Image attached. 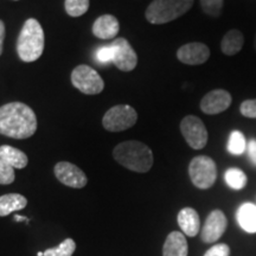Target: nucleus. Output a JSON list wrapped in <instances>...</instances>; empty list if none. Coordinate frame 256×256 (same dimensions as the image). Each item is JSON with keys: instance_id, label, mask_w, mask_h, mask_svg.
<instances>
[{"instance_id": "7", "label": "nucleus", "mask_w": 256, "mask_h": 256, "mask_svg": "<svg viewBox=\"0 0 256 256\" xmlns=\"http://www.w3.org/2000/svg\"><path fill=\"white\" fill-rule=\"evenodd\" d=\"M72 82L74 87L87 95H98L104 88V82L98 72L86 64L78 66L72 70Z\"/></svg>"}, {"instance_id": "17", "label": "nucleus", "mask_w": 256, "mask_h": 256, "mask_svg": "<svg viewBox=\"0 0 256 256\" xmlns=\"http://www.w3.org/2000/svg\"><path fill=\"white\" fill-rule=\"evenodd\" d=\"M238 226L249 234L256 232V206L252 203H243L236 211Z\"/></svg>"}, {"instance_id": "10", "label": "nucleus", "mask_w": 256, "mask_h": 256, "mask_svg": "<svg viewBox=\"0 0 256 256\" xmlns=\"http://www.w3.org/2000/svg\"><path fill=\"white\" fill-rule=\"evenodd\" d=\"M56 178L66 186L72 188H82L88 183V178L84 172L76 165L69 162H60L54 168Z\"/></svg>"}, {"instance_id": "11", "label": "nucleus", "mask_w": 256, "mask_h": 256, "mask_svg": "<svg viewBox=\"0 0 256 256\" xmlns=\"http://www.w3.org/2000/svg\"><path fill=\"white\" fill-rule=\"evenodd\" d=\"M226 226H228V220H226V217L223 211H211L209 216L206 217L203 228H202V241L206 243L217 242L226 230Z\"/></svg>"}, {"instance_id": "8", "label": "nucleus", "mask_w": 256, "mask_h": 256, "mask_svg": "<svg viewBox=\"0 0 256 256\" xmlns=\"http://www.w3.org/2000/svg\"><path fill=\"white\" fill-rule=\"evenodd\" d=\"M180 132L185 142L194 150H202L208 144V130L200 118L194 115H188L180 122Z\"/></svg>"}, {"instance_id": "16", "label": "nucleus", "mask_w": 256, "mask_h": 256, "mask_svg": "<svg viewBox=\"0 0 256 256\" xmlns=\"http://www.w3.org/2000/svg\"><path fill=\"white\" fill-rule=\"evenodd\" d=\"M188 246L183 232H172L166 238L162 247V256H188Z\"/></svg>"}, {"instance_id": "27", "label": "nucleus", "mask_w": 256, "mask_h": 256, "mask_svg": "<svg viewBox=\"0 0 256 256\" xmlns=\"http://www.w3.org/2000/svg\"><path fill=\"white\" fill-rule=\"evenodd\" d=\"M240 112L244 118L256 119V98H249L243 101L240 106Z\"/></svg>"}, {"instance_id": "25", "label": "nucleus", "mask_w": 256, "mask_h": 256, "mask_svg": "<svg viewBox=\"0 0 256 256\" xmlns=\"http://www.w3.org/2000/svg\"><path fill=\"white\" fill-rule=\"evenodd\" d=\"M202 10L211 17H218L222 14L223 0H200Z\"/></svg>"}, {"instance_id": "22", "label": "nucleus", "mask_w": 256, "mask_h": 256, "mask_svg": "<svg viewBox=\"0 0 256 256\" xmlns=\"http://www.w3.org/2000/svg\"><path fill=\"white\" fill-rule=\"evenodd\" d=\"M247 145L248 142H246V138L243 136V133L240 132V130H232L229 136L226 150H228L230 154L241 156L247 150Z\"/></svg>"}, {"instance_id": "29", "label": "nucleus", "mask_w": 256, "mask_h": 256, "mask_svg": "<svg viewBox=\"0 0 256 256\" xmlns=\"http://www.w3.org/2000/svg\"><path fill=\"white\" fill-rule=\"evenodd\" d=\"M230 249L224 243H217V244L212 246L209 250H208L204 256H229Z\"/></svg>"}, {"instance_id": "31", "label": "nucleus", "mask_w": 256, "mask_h": 256, "mask_svg": "<svg viewBox=\"0 0 256 256\" xmlns=\"http://www.w3.org/2000/svg\"><path fill=\"white\" fill-rule=\"evenodd\" d=\"M4 38H5V24L4 22L0 20V55H2V46H4Z\"/></svg>"}, {"instance_id": "28", "label": "nucleus", "mask_w": 256, "mask_h": 256, "mask_svg": "<svg viewBox=\"0 0 256 256\" xmlns=\"http://www.w3.org/2000/svg\"><path fill=\"white\" fill-rule=\"evenodd\" d=\"M96 60L100 64H108L113 62V49L110 46L98 48L95 54Z\"/></svg>"}, {"instance_id": "21", "label": "nucleus", "mask_w": 256, "mask_h": 256, "mask_svg": "<svg viewBox=\"0 0 256 256\" xmlns=\"http://www.w3.org/2000/svg\"><path fill=\"white\" fill-rule=\"evenodd\" d=\"M224 180L232 190H242L248 183L247 174L238 168H230L224 174Z\"/></svg>"}, {"instance_id": "12", "label": "nucleus", "mask_w": 256, "mask_h": 256, "mask_svg": "<svg viewBox=\"0 0 256 256\" xmlns=\"http://www.w3.org/2000/svg\"><path fill=\"white\" fill-rule=\"evenodd\" d=\"M232 98L228 90L214 89L206 94L200 101V110L204 114L216 115L223 113L230 107Z\"/></svg>"}, {"instance_id": "5", "label": "nucleus", "mask_w": 256, "mask_h": 256, "mask_svg": "<svg viewBox=\"0 0 256 256\" xmlns=\"http://www.w3.org/2000/svg\"><path fill=\"white\" fill-rule=\"evenodd\" d=\"M188 176L196 188L200 190L210 188L217 179L216 162L208 156H194L188 165Z\"/></svg>"}, {"instance_id": "4", "label": "nucleus", "mask_w": 256, "mask_h": 256, "mask_svg": "<svg viewBox=\"0 0 256 256\" xmlns=\"http://www.w3.org/2000/svg\"><path fill=\"white\" fill-rule=\"evenodd\" d=\"M192 5L194 0H153L145 17L151 24H166L186 14Z\"/></svg>"}, {"instance_id": "19", "label": "nucleus", "mask_w": 256, "mask_h": 256, "mask_svg": "<svg viewBox=\"0 0 256 256\" xmlns=\"http://www.w3.org/2000/svg\"><path fill=\"white\" fill-rule=\"evenodd\" d=\"M28 206V200L23 194H8L0 196V217L8 216L14 211L23 210Z\"/></svg>"}, {"instance_id": "3", "label": "nucleus", "mask_w": 256, "mask_h": 256, "mask_svg": "<svg viewBox=\"0 0 256 256\" xmlns=\"http://www.w3.org/2000/svg\"><path fill=\"white\" fill-rule=\"evenodd\" d=\"M44 31L40 22L30 18L25 22L22 28L17 40V52L19 58L25 63L37 60L44 51Z\"/></svg>"}, {"instance_id": "24", "label": "nucleus", "mask_w": 256, "mask_h": 256, "mask_svg": "<svg viewBox=\"0 0 256 256\" xmlns=\"http://www.w3.org/2000/svg\"><path fill=\"white\" fill-rule=\"evenodd\" d=\"M64 8L70 17H80L88 11L89 0H66Z\"/></svg>"}, {"instance_id": "23", "label": "nucleus", "mask_w": 256, "mask_h": 256, "mask_svg": "<svg viewBox=\"0 0 256 256\" xmlns=\"http://www.w3.org/2000/svg\"><path fill=\"white\" fill-rule=\"evenodd\" d=\"M76 243L72 238H66L56 248H49L44 252V256H72Z\"/></svg>"}, {"instance_id": "14", "label": "nucleus", "mask_w": 256, "mask_h": 256, "mask_svg": "<svg viewBox=\"0 0 256 256\" xmlns=\"http://www.w3.org/2000/svg\"><path fill=\"white\" fill-rule=\"evenodd\" d=\"M119 20L112 14L101 16L92 24V34L101 40H112L119 34Z\"/></svg>"}, {"instance_id": "15", "label": "nucleus", "mask_w": 256, "mask_h": 256, "mask_svg": "<svg viewBox=\"0 0 256 256\" xmlns=\"http://www.w3.org/2000/svg\"><path fill=\"white\" fill-rule=\"evenodd\" d=\"M178 224L182 232L188 238H194L200 230V215L192 208H183L179 211L177 217Z\"/></svg>"}, {"instance_id": "30", "label": "nucleus", "mask_w": 256, "mask_h": 256, "mask_svg": "<svg viewBox=\"0 0 256 256\" xmlns=\"http://www.w3.org/2000/svg\"><path fill=\"white\" fill-rule=\"evenodd\" d=\"M247 153L249 160L256 166V140L252 139L247 145Z\"/></svg>"}, {"instance_id": "32", "label": "nucleus", "mask_w": 256, "mask_h": 256, "mask_svg": "<svg viewBox=\"0 0 256 256\" xmlns=\"http://www.w3.org/2000/svg\"><path fill=\"white\" fill-rule=\"evenodd\" d=\"M14 220H17V222H28V220L26 218V217L19 216V215L14 216Z\"/></svg>"}, {"instance_id": "2", "label": "nucleus", "mask_w": 256, "mask_h": 256, "mask_svg": "<svg viewBox=\"0 0 256 256\" xmlns=\"http://www.w3.org/2000/svg\"><path fill=\"white\" fill-rule=\"evenodd\" d=\"M113 156L124 168L139 174H146L153 166L152 150L138 140L119 144L114 148Z\"/></svg>"}, {"instance_id": "13", "label": "nucleus", "mask_w": 256, "mask_h": 256, "mask_svg": "<svg viewBox=\"0 0 256 256\" xmlns=\"http://www.w3.org/2000/svg\"><path fill=\"white\" fill-rule=\"evenodd\" d=\"M210 57V49L204 43L194 42L184 44L177 51V58L188 66H200Z\"/></svg>"}, {"instance_id": "34", "label": "nucleus", "mask_w": 256, "mask_h": 256, "mask_svg": "<svg viewBox=\"0 0 256 256\" xmlns=\"http://www.w3.org/2000/svg\"><path fill=\"white\" fill-rule=\"evenodd\" d=\"M254 49L256 51V34H255V38H254Z\"/></svg>"}, {"instance_id": "1", "label": "nucleus", "mask_w": 256, "mask_h": 256, "mask_svg": "<svg viewBox=\"0 0 256 256\" xmlns=\"http://www.w3.org/2000/svg\"><path fill=\"white\" fill-rule=\"evenodd\" d=\"M37 130V116L23 102H10L0 107V134L12 139H28Z\"/></svg>"}, {"instance_id": "18", "label": "nucleus", "mask_w": 256, "mask_h": 256, "mask_svg": "<svg viewBox=\"0 0 256 256\" xmlns=\"http://www.w3.org/2000/svg\"><path fill=\"white\" fill-rule=\"evenodd\" d=\"M244 36L240 30H230L224 34L220 42V50L224 55L234 56L242 50Z\"/></svg>"}, {"instance_id": "33", "label": "nucleus", "mask_w": 256, "mask_h": 256, "mask_svg": "<svg viewBox=\"0 0 256 256\" xmlns=\"http://www.w3.org/2000/svg\"><path fill=\"white\" fill-rule=\"evenodd\" d=\"M37 256H44V252H37Z\"/></svg>"}, {"instance_id": "20", "label": "nucleus", "mask_w": 256, "mask_h": 256, "mask_svg": "<svg viewBox=\"0 0 256 256\" xmlns=\"http://www.w3.org/2000/svg\"><path fill=\"white\" fill-rule=\"evenodd\" d=\"M0 159L4 160L5 162H8L14 168L18 170L26 168L28 162V156L23 151L8 145L0 146Z\"/></svg>"}, {"instance_id": "26", "label": "nucleus", "mask_w": 256, "mask_h": 256, "mask_svg": "<svg viewBox=\"0 0 256 256\" xmlns=\"http://www.w3.org/2000/svg\"><path fill=\"white\" fill-rule=\"evenodd\" d=\"M14 168L10 166L8 162H5L2 159H0V184H12L14 182Z\"/></svg>"}, {"instance_id": "6", "label": "nucleus", "mask_w": 256, "mask_h": 256, "mask_svg": "<svg viewBox=\"0 0 256 256\" xmlns=\"http://www.w3.org/2000/svg\"><path fill=\"white\" fill-rule=\"evenodd\" d=\"M138 113L132 106L119 104L106 112L102 124L108 132H122L136 124Z\"/></svg>"}, {"instance_id": "9", "label": "nucleus", "mask_w": 256, "mask_h": 256, "mask_svg": "<svg viewBox=\"0 0 256 256\" xmlns=\"http://www.w3.org/2000/svg\"><path fill=\"white\" fill-rule=\"evenodd\" d=\"M113 49V63L121 72H132L138 64L136 51L124 38H118L110 44Z\"/></svg>"}]
</instances>
